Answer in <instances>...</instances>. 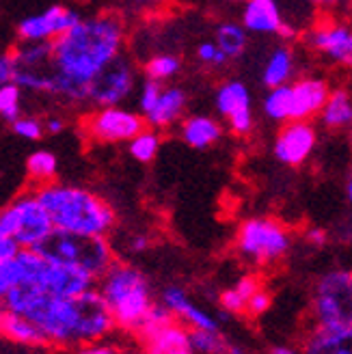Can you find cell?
I'll list each match as a JSON object with an SVG mask.
<instances>
[{
  "instance_id": "cell-1",
  "label": "cell",
  "mask_w": 352,
  "mask_h": 354,
  "mask_svg": "<svg viewBox=\"0 0 352 354\" xmlns=\"http://www.w3.org/2000/svg\"><path fill=\"white\" fill-rule=\"evenodd\" d=\"M130 24L115 9H104L55 39V97L69 104H89V84L113 59L126 52Z\"/></svg>"
},
{
  "instance_id": "cell-2",
  "label": "cell",
  "mask_w": 352,
  "mask_h": 354,
  "mask_svg": "<svg viewBox=\"0 0 352 354\" xmlns=\"http://www.w3.org/2000/svg\"><path fill=\"white\" fill-rule=\"evenodd\" d=\"M0 305L28 317L44 330L48 344L59 346L93 344L106 337L117 326L98 286L74 298H59L41 292L28 281H22Z\"/></svg>"
},
{
  "instance_id": "cell-3",
  "label": "cell",
  "mask_w": 352,
  "mask_h": 354,
  "mask_svg": "<svg viewBox=\"0 0 352 354\" xmlns=\"http://www.w3.org/2000/svg\"><path fill=\"white\" fill-rule=\"evenodd\" d=\"M35 192L55 223V229L89 236H109L117 225L113 205L84 186L59 184L55 180L50 184L35 186Z\"/></svg>"
},
{
  "instance_id": "cell-4",
  "label": "cell",
  "mask_w": 352,
  "mask_h": 354,
  "mask_svg": "<svg viewBox=\"0 0 352 354\" xmlns=\"http://www.w3.org/2000/svg\"><path fill=\"white\" fill-rule=\"evenodd\" d=\"M98 290L106 300L117 326L138 335L156 303L145 272L128 261L115 259L111 268L98 279Z\"/></svg>"
},
{
  "instance_id": "cell-5",
  "label": "cell",
  "mask_w": 352,
  "mask_h": 354,
  "mask_svg": "<svg viewBox=\"0 0 352 354\" xmlns=\"http://www.w3.org/2000/svg\"><path fill=\"white\" fill-rule=\"evenodd\" d=\"M35 251L50 261L80 268L95 279L106 272L117 259L106 236L76 234L65 229H52V234L35 246Z\"/></svg>"
},
{
  "instance_id": "cell-6",
  "label": "cell",
  "mask_w": 352,
  "mask_h": 354,
  "mask_svg": "<svg viewBox=\"0 0 352 354\" xmlns=\"http://www.w3.org/2000/svg\"><path fill=\"white\" fill-rule=\"evenodd\" d=\"M292 249V232L275 218L251 216L240 223L236 234V253L255 268L275 266Z\"/></svg>"
},
{
  "instance_id": "cell-7",
  "label": "cell",
  "mask_w": 352,
  "mask_h": 354,
  "mask_svg": "<svg viewBox=\"0 0 352 354\" xmlns=\"http://www.w3.org/2000/svg\"><path fill=\"white\" fill-rule=\"evenodd\" d=\"M311 326H352V270L337 268L318 277L309 303Z\"/></svg>"
},
{
  "instance_id": "cell-8",
  "label": "cell",
  "mask_w": 352,
  "mask_h": 354,
  "mask_svg": "<svg viewBox=\"0 0 352 354\" xmlns=\"http://www.w3.org/2000/svg\"><path fill=\"white\" fill-rule=\"evenodd\" d=\"M52 229L55 223L30 186L0 209V238H13L22 249H35Z\"/></svg>"
},
{
  "instance_id": "cell-9",
  "label": "cell",
  "mask_w": 352,
  "mask_h": 354,
  "mask_svg": "<svg viewBox=\"0 0 352 354\" xmlns=\"http://www.w3.org/2000/svg\"><path fill=\"white\" fill-rule=\"evenodd\" d=\"M78 128L91 143L119 145L130 143L140 130L147 128V123L138 111L123 109V106H98L80 117Z\"/></svg>"
},
{
  "instance_id": "cell-10",
  "label": "cell",
  "mask_w": 352,
  "mask_h": 354,
  "mask_svg": "<svg viewBox=\"0 0 352 354\" xmlns=\"http://www.w3.org/2000/svg\"><path fill=\"white\" fill-rule=\"evenodd\" d=\"M138 88V65L136 59L123 52L113 59L89 84V104L98 106H121Z\"/></svg>"
},
{
  "instance_id": "cell-11",
  "label": "cell",
  "mask_w": 352,
  "mask_h": 354,
  "mask_svg": "<svg viewBox=\"0 0 352 354\" xmlns=\"http://www.w3.org/2000/svg\"><path fill=\"white\" fill-rule=\"evenodd\" d=\"M305 46L333 65L352 72V24L324 17L303 32Z\"/></svg>"
},
{
  "instance_id": "cell-12",
  "label": "cell",
  "mask_w": 352,
  "mask_h": 354,
  "mask_svg": "<svg viewBox=\"0 0 352 354\" xmlns=\"http://www.w3.org/2000/svg\"><path fill=\"white\" fill-rule=\"evenodd\" d=\"M214 106L221 119L236 136H249L255 130L253 97L249 86L238 78H227L216 86Z\"/></svg>"
},
{
  "instance_id": "cell-13",
  "label": "cell",
  "mask_w": 352,
  "mask_h": 354,
  "mask_svg": "<svg viewBox=\"0 0 352 354\" xmlns=\"http://www.w3.org/2000/svg\"><path fill=\"white\" fill-rule=\"evenodd\" d=\"M82 20L78 9L67 5H52L17 22V41H55Z\"/></svg>"
},
{
  "instance_id": "cell-14",
  "label": "cell",
  "mask_w": 352,
  "mask_h": 354,
  "mask_svg": "<svg viewBox=\"0 0 352 354\" xmlns=\"http://www.w3.org/2000/svg\"><path fill=\"white\" fill-rule=\"evenodd\" d=\"M315 145H318V130L311 121H288L275 136L272 153L281 165L301 167L311 158Z\"/></svg>"
},
{
  "instance_id": "cell-15",
  "label": "cell",
  "mask_w": 352,
  "mask_h": 354,
  "mask_svg": "<svg viewBox=\"0 0 352 354\" xmlns=\"http://www.w3.org/2000/svg\"><path fill=\"white\" fill-rule=\"evenodd\" d=\"M331 91V84L320 76L296 78L292 82V121H311L318 117Z\"/></svg>"
},
{
  "instance_id": "cell-16",
  "label": "cell",
  "mask_w": 352,
  "mask_h": 354,
  "mask_svg": "<svg viewBox=\"0 0 352 354\" xmlns=\"http://www.w3.org/2000/svg\"><path fill=\"white\" fill-rule=\"evenodd\" d=\"M160 303L188 328L221 330V320H216L212 313H207L205 309L192 303L188 292L180 286H167L160 294Z\"/></svg>"
},
{
  "instance_id": "cell-17",
  "label": "cell",
  "mask_w": 352,
  "mask_h": 354,
  "mask_svg": "<svg viewBox=\"0 0 352 354\" xmlns=\"http://www.w3.org/2000/svg\"><path fill=\"white\" fill-rule=\"evenodd\" d=\"M188 93L180 84H165L160 97L154 104V109L145 115V123L156 130H169L175 123H180L186 115Z\"/></svg>"
},
{
  "instance_id": "cell-18",
  "label": "cell",
  "mask_w": 352,
  "mask_h": 354,
  "mask_svg": "<svg viewBox=\"0 0 352 354\" xmlns=\"http://www.w3.org/2000/svg\"><path fill=\"white\" fill-rule=\"evenodd\" d=\"M240 22L253 35H279L281 26L286 24L277 0H246Z\"/></svg>"
},
{
  "instance_id": "cell-19",
  "label": "cell",
  "mask_w": 352,
  "mask_h": 354,
  "mask_svg": "<svg viewBox=\"0 0 352 354\" xmlns=\"http://www.w3.org/2000/svg\"><path fill=\"white\" fill-rule=\"evenodd\" d=\"M147 354H195L190 346V328L178 317L143 337Z\"/></svg>"
},
{
  "instance_id": "cell-20",
  "label": "cell",
  "mask_w": 352,
  "mask_h": 354,
  "mask_svg": "<svg viewBox=\"0 0 352 354\" xmlns=\"http://www.w3.org/2000/svg\"><path fill=\"white\" fill-rule=\"evenodd\" d=\"M301 354H352V326H311L303 339Z\"/></svg>"
},
{
  "instance_id": "cell-21",
  "label": "cell",
  "mask_w": 352,
  "mask_h": 354,
  "mask_svg": "<svg viewBox=\"0 0 352 354\" xmlns=\"http://www.w3.org/2000/svg\"><path fill=\"white\" fill-rule=\"evenodd\" d=\"M223 136L219 119L207 115H188L180 121V138L190 149H207L216 145Z\"/></svg>"
},
{
  "instance_id": "cell-22",
  "label": "cell",
  "mask_w": 352,
  "mask_h": 354,
  "mask_svg": "<svg viewBox=\"0 0 352 354\" xmlns=\"http://www.w3.org/2000/svg\"><path fill=\"white\" fill-rule=\"evenodd\" d=\"M0 335H5L7 339L15 344H24V346H46L48 339L44 330L30 322L28 317L15 313L7 309L5 305H0Z\"/></svg>"
},
{
  "instance_id": "cell-23",
  "label": "cell",
  "mask_w": 352,
  "mask_h": 354,
  "mask_svg": "<svg viewBox=\"0 0 352 354\" xmlns=\"http://www.w3.org/2000/svg\"><path fill=\"white\" fill-rule=\"evenodd\" d=\"M296 72V57L288 44H281L270 50V55L261 69V84L266 88H275L281 84H290Z\"/></svg>"
},
{
  "instance_id": "cell-24",
  "label": "cell",
  "mask_w": 352,
  "mask_h": 354,
  "mask_svg": "<svg viewBox=\"0 0 352 354\" xmlns=\"http://www.w3.org/2000/svg\"><path fill=\"white\" fill-rule=\"evenodd\" d=\"M318 119L320 126L328 132L346 130L352 126V95L348 88H333Z\"/></svg>"
},
{
  "instance_id": "cell-25",
  "label": "cell",
  "mask_w": 352,
  "mask_h": 354,
  "mask_svg": "<svg viewBox=\"0 0 352 354\" xmlns=\"http://www.w3.org/2000/svg\"><path fill=\"white\" fill-rule=\"evenodd\" d=\"M261 288V281L255 274H244L240 277L232 288H227L219 296V305L225 313L232 315H242L246 313L251 296Z\"/></svg>"
},
{
  "instance_id": "cell-26",
  "label": "cell",
  "mask_w": 352,
  "mask_h": 354,
  "mask_svg": "<svg viewBox=\"0 0 352 354\" xmlns=\"http://www.w3.org/2000/svg\"><path fill=\"white\" fill-rule=\"evenodd\" d=\"M182 67L184 61L178 52H171V50H160V52H154L149 55L143 65H140V72H143L145 78L158 80V82H171L173 78H178L182 74Z\"/></svg>"
},
{
  "instance_id": "cell-27",
  "label": "cell",
  "mask_w": 352,
  "mask_h": 354,
  "mask_svg": "<svg viewBox=\"0 0 352 354\" xmlns=\"http://www.w3.org/2000/svg\"><path fill=\"white\" fill-rule=\"evenodd\" d=\"M214 41L227 55V59L236 61L249 48V30L242 26V22H221L214 28Z\"/></svg>"
},
{
  "instance_id": "cell-28",
  "label": "cell",
  "mask_w": 352,
  "mask_h": 354,
  "mask_svg": "<svg viewBox=\"0 0 352 354\" xmlns=\"http://www.w3.org/2000/svg\"><path fill=\"white\" fill-rule=\"evenodd\" d=\"M57 171H59V160H57V156L48 149H37L26 158V175H28V184L33 188L55 182Z\"/></svg>"
},
{
  "instance_id": "cell-29",
  "label": "cell",
  "mask_w": 352,
  "mask_h": 354,
  "mask_svg": "<svg viewBox=\"0 0 352 354\" xmlns=\"http://www.w3.org/2000/svg\"><path fill=\"white\" fill-rule=\"evenodd\" d=\"M292 82L268 88L266 97L261 102V113L275 123L292 121Z\"/></svg>"
},
{
  "instance_id": "cell-30",
  "label": "cell",
  "mask_w": 352,
  "mask_h": 354,
  "mask_svg": "<svg viewBox=\"0 0 352 354\" xmlns=\"http://www.w3.org/2000/svg\"><path fill=\"white\" fill-rule=\"evenodd\" d=\"M163 147V136H160V130L156 128H143L140 130L130 143H128V151L130 156L134 158L136 162L140 165H149L158 158V151Z\"/></svg>"
},
{
  "instance_id": "cell-31",
  "label": "cell",
  "mask_w": 352,
  "mask_h": 354,
  "mask_svg": "<svg viewBox=\"0 0 352 354\" xmlns=\"http://www.w3.org/2000/svg\"><path fill=\"white\" fill-rule=\"evenodd\" d=\"M169 7V0H113L115 11L128 20H156Z\"/></svg>"
},
{
  "instance_id": "cell-32",
  "label": "cell",
  "mask_w": 352,
  "mask_h": 354,
  "mask_svg": "<svg viewBox=\"0 0 352 354\" xmlns=\"http://www.w3.org/2000/svg\"><path fill=\"white\" fill-rule=\"evenodd\" d=\"M190 346L195 354H225L230 348L221 330H203V328H190Z\"/></svg>"
},
{
  "instance_id": "cell-33",
  "label": "cell",
  "mask_w": 352,
  "mask_h": 354,
  "mask_svg": "<svg viewBox=\"0 0 352 354\" xmlns=\"http://www.w3.org/2000/svg\"><path fill=\"white\" fill-rule=\"evenodd\" d=\"M22 91L24 88L15 82L0 86V119L13 123L22 115Z\"/></svg>"
},
{
  "instance_id": "cell-34",
  "label": "cell",
  "mask_w": 352,
  "mask_h": 354,
  "mask_svg": "<svg viewBox=\"0 0 352 354\" xmlns=\"http://www.w3.org/2000/svg\"><path fill=\"white\" fill-rule=\"evenodd\" d=\"M163 88H165V82H158V80L143 76V80L138 82V88H136V111L145 117L154 109L158 97H160Z\"/></svg>"
},
{
  "instance_id": "cell-35",
  "label": "cell",
  "mask_w": 352,
  "mask_h": 354,
  "mask_svg": "<svg viewBox=\"0 0 352 354\" xmlns=\"http://www.w3.org/2000/svg\"><path fill=\"white\" fill-rule=\"evenodd\" d=\"M22 281H24V263L20 259V253H17L11 261L0 266V303Z\"/></svg>"
},
{
  "instance_id": "cell-36",
  "label": "cell",
  "mask_w": 352,
  "mask_h": 354,
  "mask_svg": "<svg viewBox=\"0 0 352 354\" xmlns=\"http://www.w3.org/2000/svg\"><path fill=\"white\" fill-rule=\"evenodd\" d=\"M195 59L205 69H221L230 63V59H227V55L219 48V44L214 39L212 41H199L195 48Z\"/></svg>"
},
{
  "instance_id": "cell-37",
  "label": "cell",
  "mask_w": 352,
  "mask_h": 354,
  "mask_svg": "<svg viewBox=\"0 0 352 354\" xmlns=\"http://www.w3.org/2000/svg\"><path fill=\"white\" fill-rule=\"evenodd\" d=\"M9 126L17 136L26 140H41L46 136V121L33 115H20Z\"/></svg>"
},
{
  "instance_id": "cell-38",
  "label": "cell",
  "mask_w": 352,
  "mask_h": 354,
  "mask_svg": "<svg viewBox=\"0 0 352 354\" xmlns=\"http://www.w3.org/2000/svg\"><path fill=\"white\" fill-rule=\"evenodd\" d=\"M270 305H272V296H270V292L266 290V288H259L253 296H251V300H249V307H246V315H251V317H259V315H263L268 309H270Z\"/></svg>"
},
{
  "instance_id": "cell-39",
  "label": "cell",
  "mask_w": 352,
  "mask_h": 354,
  "mask_svg": "<svg viewBox=\"0 0 352 354\" xmlns=\"http://www.w3.org/2000/svg\"><path fill=\"white\" fill-rule=\"evenodd\" d=\"M15 74H17V63L13 57V50H5L0 52V86L15 82Z\"/></svg>"
},
{
  "instance_id": "cell-40",
  "label": "cell",
  "mask_w": 352,
  "mask_h": 354,
  "mask_svg": "<svg viewBox=\"0 0 352 354\" xmlns=\"http://www.w3.org/2000/svg\"><path fill=\"white\" fill-rule=\"evenodd\" d=\"M20 251H22V246L17 244L13 238H0V266L11 261Z\"/></svg>"
},
{
  "instance_id": "cell-41",
  "label": "cell",
  "mask_w": 352,
  "mask_h": 354,
  "mask_svg": "<svg viewBox=\"0 0 352 354\" xmlns=\"http://www.w3.org/2000/svg\"><path fill=\"white\" fill-rule=\"evenodd\" d=\"M305 242L309 246H313V249H322V246H326V242H328L326 229H322V227H309L307 232H305Z\"/></svg>"
},
{
  "instance_id": "cell-42",
  "label": "cell",
  "mask_w": 352,
  "mask_h": 354,
  "mask_svg": "<svg viewBox=\"0 0 352 354\" xmlns=\"http://www.w3.org/2000/svg\"><path fill=\"white\" fill-rule=\"evenodd\" d=\"M151 246V238L147 236V234H134V236H130V240H128V249H130V253H145L147 249Z\"/></svg>"
},
{
  "instance_id": "cell-43",
  "label": "cell",
  "mask_w": 352,
  "mask_h": 354,
  "mask_svg": "<svg viewBox=\"0 0 352 354\" xmlns=\"http://www.w3.org/2000/svg\"><path fill=\"white\" fill-rule=\"evenodd\" d=\"M44 121H46V134H61L67 128V121L63 117H57V115H52Z\"/></svg>"
},
{
  "instance_id": "cell-44",
  "label": "cell",
  "mask_w": 352,
  "mask_h": 354,
  "mask_svg": "<svg viewBox=\"0 0 352 354\" xmlns=\"http://www.w3.org/2000/svg\"><path fill=\"white\" fill-rule=\"evenodd\" d=\"M80 354H117L111 346H102V344H84L80 348Z\"/></svg>"
},
{
  "instance_id": "cell-45",
  "label": "cell",
  "mask_w": 352,
  "mask_h": 354,
  "mask_svg": "<svg viewBox=\"0 0 352 354\" xmlns=\"http://www.w3.org/2000/svg\"><path fill=\"white\" fill-rule=\"evenodd\" d=\"M268 354H301L296 348H292V346H286V344H279V346H272L270 350H268Z\"/></svg>"
},
{
  "instance_id": "cell-46",
  "label": "cell",
  "mask_w": 352,
  "mask_h": 354,
  "mask_svg": "<svg viewBox=\"0 0 352 354\" xmlns=\"http://www.w3.org/2000/svg\"><path fill=\"white\" fill-rule=\"evenodd\" d=\"M307 3H311L315 7H337L342 0H307Z\"/></svg>"
},
{
  "instance_id": "cell-47",
  "label": "cell",
  "mask_w": 352,
  "mask_h": 354,
  "mask_svg": "<svg viewBox=\"0 0 352 354\" xmlns=\"http://www.w3.org/2000/svg\"><path fill=\"white\" fill-rule=\"evenodd\" d=\"M346 199H348V203L352 205V169H350V173H348V177H346Z\"/></svg>"
},
{
  "instance_id": "cell-48",
  "label": "cell",
  "mask_w": 352,
  "mask_h": 354,
  "mask_svg": "<svg viewBox=\"0 0 352 354\" xmlns=\"http://www.w3.org/2000/svg\"><path fill=\"white\" fill-rule=\"evenodd\" d=\"M225 354H249L246 352L242 346H236V344H230V348H227V352Z\"/></svg>"
},
{
  "instance_id": "cell-49",
  "label": "cell",
  "mask_w": 352,
  "mask_h": 354,
  "mask_svg": "<svg viewBox=\"0 0 352 354\" xmlns=\"http://www.w3.org/2000/svg\"><path fill=\"white\" fill-rule=\"evenodd\" d=\"M230 3H246V0H230Z\"/></svg>"
},
{
  "instance_id": "cell-50",
  "label": "cell",
  "mask_w": 352,
  "mask_h": 354,
  "mask_svg": "<svg viewBox=\"0 0 352 354\" xmlns=\"http://www.w3.org/2000/svg\"><path fill=\"white\" fill-rule=\"evenodd\" d=\"M350 132H352V126H350Z\"/></svg>"
}]
</instances>
